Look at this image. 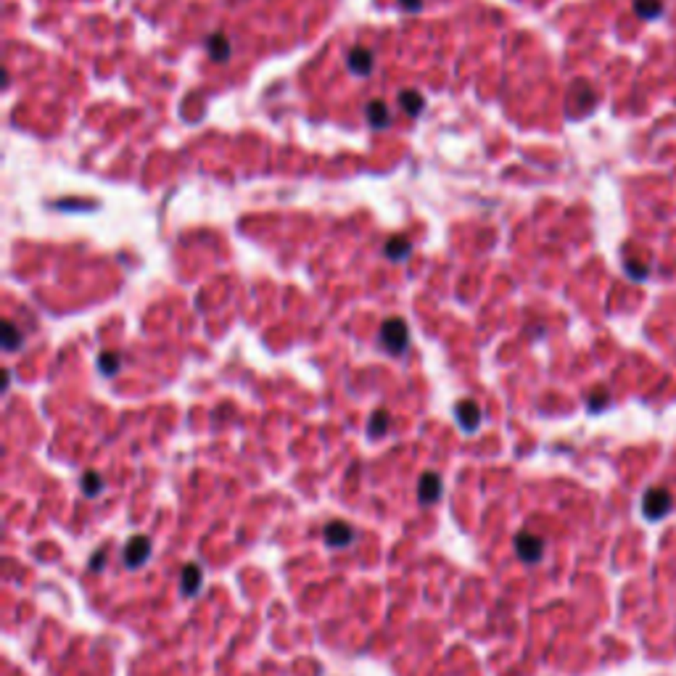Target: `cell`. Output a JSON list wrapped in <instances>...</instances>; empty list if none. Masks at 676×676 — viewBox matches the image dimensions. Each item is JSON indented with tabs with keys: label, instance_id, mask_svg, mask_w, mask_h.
<instances>
[{
	"label": "cell",
	"instance_id": "e0dca14e",
	"mask_svg": "<svg viewBox=\"0 0 676 676\" xmlns=\"http://www.w3.org/2000/svg\"><path fill=\"white\" fill-rule=\"evenodd\" d=\"M82 491L87 494V497H95V494L101 491V476H98V473H93V470H90V473H85V476H82Z\"/></svg>",
	"mask_w": 676,
	"mask_h": 676
},
{
	"label": "cell",
	"instance_id": "277c9868",
	"mask_svg": "<svg viewBox=\"0 0 676 676\" xmlns=\"http://www.w3.org/2000/svg\"><path fill=\"white\" fill-rule=\"evenodd\" d=\"M148 555H151V541H148L146 536H133L125 552L127 568H140V565L148 560Z\"/></svg>",
	"mask_w": 676,
	"mask_h": 676
},
{
	"label": "cell",
	"instance_id": "6da1fadb",
	"mask_svg": "<svg viewBox=\"0 0 676 676\" xmlns=\"http://www.w3.org/2000/svg\"><path fill=\"white\" fill-rule=\"evenodd\" d=\"M407 341H410V331H407V323L402 317H388L381 328V343L386 346L388 354H402L407 349Z\"/></svg>",
	"mask_w": 676,
	"mask_h": 676
},
{
	"label": "cell",
	"instance_id": "52a82bcc",
	"mask_svg": "<svg viewBox=\"0 0 676 676\" xmlns=\"http://www.w3.org/2000/svg\"><path fill=\"white\" fill-rule=\"evenodd\" d=\"M346 61H349V69H352L354 74L364 77V74H370V69H373V53L367 51V48H352Z\"/></svg>",
	"mask_w": 676,
	"mask_h": 676
},
{
	"label": "cell",
	"instance_id": "5bb4252c",
	"mask_svg": "<svg viewBox=\"0 0 676 676\" xmlns=\"http://www.w3.org/2000/svg\"><path fill=\"white\" fill-rule=\"evenodd\" d=\"M388 423H391V417H388V412L386 410H375L373 417H370V426H367V434L370 436H383L386 431H388Z\"/></svg>",
	"mask_w": 676,
	"mask_h": 676
},
{
	"label": "cell",
	"instance_id": "8992f818",
	"mask_svg": "<svg viewBox=\"0 0 676 676\" xmlns=\"http://www.w3.org/2000/svg\"><path fill=\"white\" fill-rule=\"evenodd\" d=\"M455 415H457V423L465 431H476L481 423V410L476 402H470V399H465V402H460L457 410H455Z\"/></svg>",
	"mask_w": 676,
	"mask_h": 676
},
{
	"label": "cell",
	"instance_id": "9a60e30c",
	"mask_svg": "<svg viewBox=\"0 0 676 676\" xmlns=\"http://www.w3.org/2000/svg\"><path fill=\"white\" fill-rule=\"evenodd\" d=\"M21 343V336L16 333V325L11 323V320H6L3 323V346H6V352H16Z\"/></svg>",
	"mask_w": 676,
	"mask_h": 676
},
{
	"label": "cell",
	"instance_id": "5b68a950",
	"mask_svg": "<svg viewBox=\"0 0 676 676\" xmlns=\"http://www.w3.org/2000/svg\"><path fill=\"white\" fill-rule=\"evenodd\" d=\"M441 497V479L436 473H423V479L417 484V500L423 505H434Z\"/></svg>",
	"mask_w": 676,
	"mask_h": 676
},
{
	"label": "cell",
	"instance_id": "7a4b0ae2",
	"mask_svg": "<svg viewBox=\"0 0 676 676\" xmlns=\"http://www.w3.org/2000/svg\"><path fill=\"white\" fill-rule=\"evenodd\" d=\"M515 552L523 563H539L541 555H544V541L534 534H520L515 539Z\"/></svg>",
	"mask_w": 676,
	"mask_h": 676
},
{
	"label": "cell",
	"instance_id": "2e32d148",
	"mask_svg": "<svg viewBox=\"0 0 676 676\" xmlns=\"http://www.w3.org/2000/svg\"><path fill=\"white\" fill-rule=\"evenodd\" d=\"M98 367H101V373L104 375H114L116 370H119V357L111 352H106L98 357Z\"/></svg>",
	"mask_w": 676,
	"mask_h": 676
},
{
	"label": "cell",
	"instance_id": "4fadbf2b",
	"mask_svg": "<svg viewBox=\"0 0 676 676\" xmlns=\"http://www.w3.org/2000/svg\"><path fill=\"white\" fill-rule=\"evenodd\" d=\"M410 240L402 238V235H394V238H388V243H386V257L388 259H402V257H407L410 254Z\"/></svg>",
	"mask_w": 676,
	"mask_h": 676
},
{
	"label": "cell",
	"instance_id": "9c48e42d",
	"mask_svg": "<svg viewBox=\"0 0 676 676\" xmlns=\"http://www.w3.org/2000/svg\"><path fill=\"white\" fill-rule=\"evenodd\" d=\"M668 510V494L666 491H650L645 500V512L650 518H660Z\"/></svg>",
	"mask_w": 676,
	"mask_h": 676
},
{
	"label": "cell",
	"instance_id": "3957f363",
	"mask_svg": "<svg viewBox=\"0 0 676 676\" xmlns=\"http://www.w3.org/2000/svg\"><path fill=\"white\" fill-rule=\"evenodd\" d=\"M354 529L349 526V523H343V520H333V523H328V529H325V541H328V547H338V550H343V547H349L354 541Z\"/></svg>",
	"mask_w": 676,
	"mask_h": 676
},
{
	"label": "cell",
	"instance_id": "30bf717a",
	"mask_svg": "<svg viewBox=\"0 0 676 676\" xmlns=\"http://www.w3.org/2000/svg\"><path fill=\"white\" fill-rule=\"evenodd\" d=\"M207 51L211 56V61H225L230 56V42L225 35H211L207 40Z\"/></svg>",
	"mask_w": 676,
	"mask_h": 676
},
{
	"label": "cell",
	"instance_id": "8fae6325",
	"mask_svg": "<svg viewBox=\"0 0 676 676\" xmlns=\"http://www.w3.org/2000/svg\"><path fill=\"white\" fill-rule=\"evenodd\" d=\"M399 106H402L410 116H417L423 111L426 101H423V95L417 93V90H405V93H399Z\"/></svg>",
	"mask_w": 676,
	"mask_h": 676
},
{
	"label": "cell",
	"instance_id": "7c38bea8",
	"mask_svg": "<svg viewBox=\"0 0 676 676\" xmlns=\"http://www.w3.org/2000/svg\"><path fill=\"white\" fill-rule=\"evenodd\" d=\"M201 582H204L201 568H198V565H185V571H183V592L196 594L198 589H201Z\"/></svg>",
	"mask_w": 676,
	"mask_h": 676
},
{
	"label": "cell",
	"instance_id": "ac0fdd59",
	"mask_svg": "<svg viewBox=\"0 0 676 676\" xmlns=\"http://www.w3.org/2000/svg\"><path fill=\"white\" fill-rule=\"evenodd\" d=\"M420 3H423V0H399V6H402L405 11H417L420 8Z\"/></svg>",
	"mask_w": 676,
	"mask_h": 676
},
{
	"label": "cell",
	"instance_id": "ba28073f",
	"mask_svg": "<svg viewBox=\"0 0 676 676\" xmlns=\"http://www.w3.org/2000/svg\"><path fill=\"white\" fill-rule=\"evenodd\" d=\"M364 116H367V122L373 127L391 125V111H388V106H386L383 101H370V104L364 106Z\"/></svg>",
	"mask_w": 676,
	"mask_h": 676
}]
</instances>
